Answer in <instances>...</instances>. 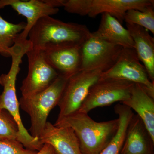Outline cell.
Here are the masks:
<instances>
[{
    "mask_svg": "<svg viewBox=\"0 0 154 154\" xmlns=\"http://www.w3.org/2000/svg\"><path fill=\"white\" fill-rule=\"evenodd\" d=\"M102 72L80 71L69 78L58 104L57 118L78 111L92 86L100 79Z\"/></svg>",
    "mask_w": 154,
    "mask_h": 154,
    "instance_id": "10",
    "label": "cell"
},
{
    "mask_svg": "<svg viewBox=\"0 0 154 154\" xmlns=\"http://www.w3.org/2000/svg\"><path fill=\"white\" fill-rule=\"evenodd\" d=\"M94 36L123 48H134V42L129 31L110 14H102L98 30L92 33Z\"/></svg>",
    "mask_w": 154,
    "mask_h": 154,
    "instance_id": "17",
    "label": "cell"
},
{
    "mask_svg": "<svg viewBox=\"0 0 154 154\" xmlns=\"http://www.w3.org/2000/svg\"><path fill=\"white\" fill-rule=\"evenodd\" d=\"M124 20L126 23L143 27L154 34V6L149 7L144 11L131 9L127 11Z\"/></svg>",
    "mask_w": 154,
    "mask_h": 154,
    "instance_id": "20",
    "label": "cell"
},
{
    "mask_svg": "<svg viewBox=\"0 0 154 154\" xmlns=\"http://www.w3.org/2000/svg\"><path fill=\"white\" fill-rule=\"evenodd\" d=\"M19 132L13 116L7 110L0 108V139L17 140Z\"/></svg>",
    "mask_w": 154,
    "mask_h": 154,
    "instance_id": "21",
    "label": "cell"
},
{
    "mask_svg": "<svg viewBox=\"0 0 154 154\" xmlns=\"http://www.w3.org/2000/svg\"><path fill=\"white\" fill-rule=\"evenodd\" d=\"M100 79L126 80L142 86L154 98V82L148 74L134 48H122L118 60L107 71L100 75Z\"/></svg>",
    "mask_w": 154,
    "mask_h": 154,
    "instance_id": "7",
    "label": "cell"
},
{
    "mask_svg": "<svg viewBox=\"0 0 154 154\" xmlns=\"http://www.w3.org/2000/svg\"><path fill=\"white\" fill-rule=\"evenodd\" d=\"M26 25L24 22L14 24L8 22L0 15V54L2 55L11 57L10 49Z\"/></svg>",
    "mask_w": 154,
    "mask_h": 154,
    "instance_id": "19",
    "label": "cell"
},
{
    "mask_svg": "<svg viewBox=\"0 0 154 154\" xmlns=\"http://www.w3.org/2000/svg\"><path fill=\"white\" fill-rule=\"evenodd\" d=\"M28 50L29 48L23 43H16L11 48V68L8 73L0 76V85L3 87L0 95V108L7 110L17 122L19 130L17 140L27 149L38 151L43 145L40 143L38 138L33 137L24 127L19 113V102L16 93V81L20 65L22 58Z\"/></svg>",
    "mask_w": 154,
    "mask_h": 154,
    "instance_id": "3",
    "label": "cell"
},
{
    "mask_svg": "<svg viewBox=\"0 0 154 154\" xmlns=\"http://www.w3.org/2000/svg\"><path fill=\"white\" fill-rule=\"evenodd\" d=\"M118 115L119 126L115 135L99 154H119L123 145L128 125L134 113L126 105L118 104L114 107Z\"/></svg>",
    "mask_w": 154,
    "mask_h": 154,
    "instance_id": "18",
    "label": "cell"
},
{
    "mask_svg": "<svg viewBox=\"0 0 154 154\" xmlns=\"http://www.w3.org/2000/svg\"><path fill=\"white\" fill-rule=\"evenodd\" d=\"M122 48L94 36L91 33V37L82 45L80 71H98L102 73L107 71L116 62Z\"/></svg>",
    "mask_w": 154,
    "mask_h": 154,
    "instance_id": "8",
    "label": "cell"
},
{
    "mask_svg": "<svg viewBox=\"0 0 154 154\" xmlns=\"http://www.w3.org/2000/svg\"><path fill=\"white\" fill-rule=\"evenodd\" d=\"M36 154H56L53 148L48 144H44Z\"/></svg>",
    "mask_w": 154,
    "mask_h": 154,
    "instance_id": "23",
    "label": "cell"
},
{
    "mask_svg": "<svg viewBox=\"0 0 154 154\" xmlns=\"http://www.w3.org/2000/svg\"><path fill=\"white\" fill-rule=\"evenodd\" d=\"M119 119L98 122L88 113L77 112L57 118L54 125L67 127L74 131L82 154H99L115 135Z\"/></svg>",
    "mask_w": 154,
    "mask_h": 154,
    "instance_id": "1",
    "label": "cell"
},
{
    "mask_svg": "<svg viewBox=\"0 0 154 154\" xmlns=\"http://www.w3.org/2000/svg\"><path fill=\"white\" fill-rule=\"evenodd\" d=\"M121 103L137 113L154 140V98L142 86L134 83L129 98Z\"/></svg>",
    "mask_w": 154,
    "mask_h": 154,
    "instance_id": "15",
    "label": "cell"
},
{
    "mask_svg": "<svg viewBox=\"0 0 154 154\" xmlns=\"http://www.w3.org/2000/svg\"><path fill=\"white\" fill-rule=\"evenodd\" d=\"M82 45L74 44L58 45L42 51L48 63L59 75L69 79L80 71Z\"/></svg>",
    "mask_w": 154,
    "mask_h": 154,
    "instance_id": "12",
    "label": "cell"
},
{
    "mask_svg": "<svg viewBox=\"0 0 154 154\" xmlns=\"http://www.w3.org/2000/svg\"><path fill=\"white\" fill-rule=\"evenodd\" d=\"M119 154H154V140L137 114L130 120Z\"/></svg>",
    "mask_w": 154,
    "mask_h": 154,
    "instance_id": "13",
    "label": "cell"
},
{
    "mask_svg": "<svg viewBox=\"0 0 154 154\" xmlns=\"http://www.w3.org/2000/svg\"><path fill=\"white\" fill-rule=\"evenodd\" d=\"M68 79L59 75L46 90L28 98L22 96L19 99V106L30 116L29 131L33 137L39 138L50 112L58 104Z\"/></svg>",
    "mask_w": 154,
    "mask_h": 154,
    "instance_id": "4",
    "label": "cell"
},
{
    "mask_svg": "<svg viewBox=\"0 0 154 154\" xmlns=\"http://www.w3.org/2000/svg\"><path fill=\"white\" fill-rule=\"evenodd\" d=\"M91 35L85 25L63 22L46 16L39 19L31 28L28 40L32 48L44 51L58 45H82Z\"/></svg>",
    "mask_w": 154,
    "mask_h": 154,
    "instance_id": "2",
    "label": "cell"
},
{
    "mask_svg": "<svg viewBox=\"0 0 154 154\" xmlns=\"http://www.w3.org/2000/svg\"><path fill=\"white\" fill-rule=\"evenodd\" d=\"M37 152L27 149L16 140L0 139V154H36Z\"/></svg>",
    "mask_w": 154,
    "mask_h": 154,
    "instance_id": "22",
    "label": "cell"
},
{
    "mask_svg": "<svg viewBox=\"0 0 154 154\" xmlns=\"http://www.w3.org/2000/svg\"><path fill=\"white\" fill-rule=\"evenodd\" d=\"M134 44V49L146 68L149 78L154 82V38L148 30L138 25L126 23Z\"/></svg>",
    "mask_w": 154,
    "mask_h": 154,
    "instance_id": "16",
    "label": "cell"
},
{
    "mask_svg": "<svg viewBox=\"0 0 154 154\" xmlns=\"http://www.w3.org/2000/svg\"><path fill=\"white\" fill-rule=\"evenodd\" d=\"M42 145L48 144L56 154H82L74 131L67 127H57L47 122L39 138Z\"/></svg>",
    "mask_w": 154,
    "mask_h": 154,
    "instance_id": "14",
    "label": "cell"
},
{
    "mask_svg": "<svg viewBox=\"0 0 154 154\" xmlns=\"http://www.w3.org/2000/svg\"><path fill=\"white\" fill-rule=\"evenodd\" d=\"M154 5L153 0H72L69 11L71 14L91 18L107 13L122 24L127 11L131 9L143 11Z\"/></svg>",
    "mask_w": 154,
    "mask_h": 154,
    "instance_id": "5",
    "label": "cell"
},
{
    "mask_svg": "<svg viewBox=\"0 0 154 154\" xmlns=\"http://www.w3.org/2000/svg\"><path fill=\"white\" fill-rule=\"evenodd\" d=\"M134 83L117 79H101L91 87L78 111L88 113L97 107L122 102L129 98Z\"/></svg>",
    "mask_w": 154,
    "mask_h": 154,
    "instance_id": "6",
    "label": "cell"
},
{
    "mask_svg": "<svg viewBox=\"0 0 154 154\" xmlns=\"http://www.w3.org/2000/svg\"><path fill=\"white\" fill-rule=\"evenodd\" d=\"M8 6L27 19L25 28L18 35L15 43L27 40L30 30L39 19L52 16L59 11L58 8L53 5L50 0H0V9Z\"/></svg>",
    "mask_w": 154,
    "mask_h": 154,
    "instance_id": "11",
    "label": "cell"
},
{
    "mask_svg": "<svg viewBox=\"0 0 154 154\" xmlns=\"http://www.w3.org/2000/svg\"><path fill=\"white\" fill-rule=\"evenodd\" d=\"M26 54L28 72L20 90L22 97L28 98L46 90L59 75L48 63L42 51L31 48Z\"/></svg>",
    "mask_w": 154,
    "mask_h": 154,
    "instance_id": "9",
    "label": "cell"
}]
</instances>
